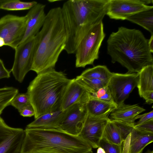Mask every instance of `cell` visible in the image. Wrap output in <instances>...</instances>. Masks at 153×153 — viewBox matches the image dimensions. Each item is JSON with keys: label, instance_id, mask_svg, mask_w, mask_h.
I'll list each match as a JSON object with an SVG mask.
<instances>
[{"label": "cell", "instance_id": "6da1fadb", "mask_svg": "<svg viewBox=\"0 0 153 153\" xmlns=\"http://www.w3.org/2000/svg\"><path fill=\"white\" fill-rule=\"evenodd\" d=\"M109 0H69L61 7L67 35L64 49L74 54L83 37L94 25L102 21Z\"/></svg>", "mask_w": 153, "mask_h": 153}, {"label": "cell", "instance_id": "7a4b0ae2", "mask_svg": "<svg viewBox=\"0 0 153 153\" xmlns=\"http://www.w3.org/2000/svg\"><path fill=\"white\" fill-rule=\"evenodd\" d=\"M148 41L140 30L121 26L109 36L107 53L112 63H119L128 70L127 73H138L143 67L153 64Z\"/></svg>", "mask_w": 153, "mask_h": 153}, {"label": "cell", "instance_id": "3957f363", "mask_svg": "<svg viewBox=\"0 0 153 153\" xmlns=\"http://www.w3.org/2000/svg\"><path fill=\"white\" fill-rule=\"evenodd\" d=\"M38 34L39 43L31 69L37 74L54 68L64 50L67 35L61 7L49 11Z\"/></svg>", "mask_w": 153, "mask_h": 153}, {"label": "cell", "instance_id": "277c9868", "mask_svg": "<svg viewBox=\"0 0 153 153\" xmlns=\"http://www.w3.org/2000/svg\"><path fill=\"white\" fill-rule=\"evenodd\" d=\"M21 153H93L92 147L79 136L59 128L24 130Z\"/></svg>", "mask_w": 153, "mask_h": 153}, {"label": "cell", "instance_id": "5b68a950", "mask_svg": "<svg viewBox=\"0 0 153 153\" xmlns=\"http://www.w3.org/2000/svg\"><path fill=\"white\" fill-rule=\"evenodd\" d=\"M71 79L54 68L38 74L27 88L35 119L47 112L61 109L62 100Z\"/></svg>", "mask_w": 153, "mask_h": 153}, {"label": "cell", "instance_id": "8992f818", "mask_svg": "<svg viewBox=\"0 0 153 153\" xmlns=\"http://www.w3.org/2000/svg\"><path fill=\"white\" fill-rule=\"evenodd\" d=\"M102 21L92 27L82 38L75 53V66L84 68L98 59L100 48L105 36Z\"/></svg>", "mask_w": 153, "mask_h": 153}, {"label": "cell", "instance_id": "52a82bcc", "mask_svg": "<svg viewBox=\"0 0 153 153\" xmlns=\"http://www.w3.org/2000/svg\"><path fill=\"white\" fill-rule=\"evenodd\" d=\"M39 41L38 33L19 44L15 49L14 62L11 70L15 79L22 83L31 69Z\"/></svg>", "mask_w": 153, "mask_h": 153}, {"label": "cell", "instance_id": "ba28073f", "mask_svg": "<svg viewBox=\"0 0 153 153\" xmlns=\"http://www.w3.org/2000/svg\"><path fill=\"white\" fill-rule=\"evenodd\" d=\"M27 18L8 14L0 19V37L5 45L15 49L20 44L25 32Z\"/></svg>", "mask_w": 153, "mask_h": 153}, {"label": "cell", "instance_id": "9c48e42d", "mask_svg": "<svg viewBox=\"0 0 153 153\" xmlns=\"http://www.w3.org/2000/svg\"><path fill=\"white\" fill-rule=\"evenodd\" d=\"M138 79L137 73H113L108 86L113 100L117 106L124 104L130 93L137 87Z\"/></svg>", "mask_w": 153, "mask_h": 153}, {"label": "cell", "instance_id": "30bf717a", "mask_svg": "<svg viewBox=\"0 0 153 153\" xmlns=\"http://www.w3.org/2000/svg\"><path fill=\"white\" fill-rule=\"evenodd\" d=\"M24 130L7 125L0 116V153H21Z\"/></svg>", "mask_w": 153, "mask_h": 153}, {"label": "cell", "instance_id": "8fae6325", "mask_svg": "<svg viewBox=\"0 0 153 153\" xmlns=\"http://www.w3.org/2000/svg\"><path fill=\"white\" fill-rule=\"evenodd\" d=\"M153 8L142 0H109L106 15L111 19L125 20L138 12Z\"/></svg>", "mask_w": 153, "mask_h": 153}, {"label": "cell", "instance_id": "7c38bea8", "mask_svg": "<svg viewBox=\"0 0 153 153\" xmlns=\"http://www.w3.org/2000/svg\"><path fill=\"white\" fill-rule=\"evenodd\" d=\"M110 120L108 116L93 117L88 114L79 136L92 148H98L105 128Z\"/></svg>", "mask_w": 153, "mask_h": 153}, {"label": "cell", "instance_id": "4fadbf2b", "mask_svg": "<svg viewBox=\"0 0 153 153\" xmlns=\"http://www.w3.org/2000/svg\"><path fill=\"white\" fill-rule=\"evenodd\" d=\"M86 102L76 104L66 110L59 128L71 134L79 136L88 114Z\"/></svg>", "mask_w": 153, "mask_h": 153}, {"label": "cell", "instance_id": "5bb4252c", "mask_svg": "<svg viewBox=\"0 0 153 153\" xmlns=\"http://www.w3.org/2000/svg\"><path fill=\"white\" fill-rule=\"evenodd\" d=\"M45 5L38 3L26 15L27 18L26 30L20 44L34 37L39 33L45 19Z\"/></svg>", "mask_w": 153, "mask_h": 153}, {"label": "cell", "instance_id": "9a60e30c", "mask_svg": "<svg viewBox=\"0 0 153 153\" xmlns=\"http://www.w3.org/2000/svg\"><path fill=\"white\" fill-rule=\"evenodd\" d=\"M134 126L111 120L105 128L102 138L111 143L122 145L128 138Z\"/></svg>", "mask_w": 153, "mask_h": 153}, {"label": "cell", "instance_id": "2e32d148", "mask_svg": "<svg viewBox=\"0 0 153 153\" xmlns=\"http://www.w3.org/2000/svg\"><path fill=\"white\" fill-rule=\"evenodd\" d=\"M89 97V94L75 78L71 79L63 97L60 109L65 111L76 104L87 102Z\"/></svg>", "mask_w": 153, "mask_h": 153}, {"label": "cell", "instance_id": "e0dca14e", "mask_svg": "<svg viewBox=\"0 0 153 153\" xmlns=\"http://www.w3.org/2000/svg\"><path fill=\"white\" fill-rule=\"evenodd\" d=\"M66 110L61 109L43 114L27 125L29 128H59L64 117Z\"/></svg>", "mask_w": 153, "mask_h": 153}, {"label": "cell", "instance_id": "ac0fdd59", "mask_svg": "<svg viewBox=\"0 0 153 153\" xmlns=\"http://www.w3.org/2000/svg\"><path fill=\"white\" fill-rule=\"evenodd\" d=\"M145 110L137 104L126 105L124 103L117 106L110 113L112 120L120 121L134 126L135 117Z\"/></svg>", "mask_w": 153, "mask_h": 153}, {"label": "cell", "instance_id": "d6986e66", "mask_svg": "<svg viewBox=\"0 0 153 153\" xmlns=\"http://www.w3.org/2000/svg\"><path fill=\"white\" fill-rule=\"evenodd\" d=\"M129 137L128 153H142L144 148L153 141V133L142 132L134 127Z\"/></svg>", "mask_w": 153, "mask_h": 153}, {"label": "cell", "instance_id": "ffe728a7", "mask_svg": "<svg viewBox=\"0 0 153 153\" xmlns=\"http://www.w3.org/2000/svg\"><path fill=\"white\" fill-rule=\"evenodd\" d=\"M86 106L88 114L93 117L108 116L117 105L114 101H107L91 97L90 96Z\"/></svg>", "mask_w": 153, "mask_h": 153}, {"label": "cell", "instance_id": "44dd1931", "mask_svg": "<svg viewBox=\"0 0 153 153\" xmlns=\"http://www.w3.org/2000/svg\"><path fill=\"white\" fill-rule=\"evenodd\" d=\"M137 73L139 79L137 87L141 97L146 91H153V64L143 67Z\"/></svg>", "mask_w": 153, "mask_h": 153}, {"label": "cell", "instance_id": "7402d4cb", "mask_svg": "<svg viewBox=\"0 0 153 153\" xmlns=\"http://www.w3.org/2000/svg\"><path fill=\"white\" fill-rule=\"evenodd\" d=\"M126 20L139 25L153 35V8L138 12Z\"/></svg>", "mask_w": 153, "mask_h": 153}, {"label": "cell", "instance_id": "603a6c76", "mask_svg": "<svg viewBox=\"0 0 153 153\" xmlns=\"http://www.w3.org/2000/svg\"><path fill=\"white\" fill-rule=\"evenodd\" d=\"M113 74L106 66L98 65L87 69L80 75L85 78L99 79L108 84Z\"/></svg>", "mask_w": 153, "mask_h": 153}, {"label": "cell", "instance_id": "cb8c5ba5", "mask_svg": "<svg viewBox=\"0 0 153 153\" xmlns=\"http://www.w3.org/2000/svg\"><path fill=\"white\" fill-rule=\"evenodd\" d=\"M76 81L89 94L96 92L98 89L108 86V83L99 79L85 78L80 75L76 76Z\"/></svg>", "mask_w": 153, "mask_h": 153}, {"label": "cell", "instance_id": "d4e9b609", "mask_svg": "<svg viewBox=\"0 0 153 153\" xmlns=\"http://www.w3.org/2000/svg\"><path fill=\"white\" fill-rule=\"evenodd\" d=\"M18 93V89L13 87L0 88V115L4 109L10 105L12 100Z\"/></svg>", "mask_w": 153, "mask_h": 153}, {"label": "cell", "instance_id": "484cf974", "mask_svg": "<svg viewBox=\"0 0 153 153\" xmlns=\"http://www.w3.org/2000/svg\"><path fill=\"white\" fill-rule=\"evenodd\" d=\"M38 2L35 1L24 2L19 0H8L1 9L7 10H20L30 9Z\"/></svg>", "mask_w": 153, "mask_h": 153}, {"label": "cell", "instance_id": "4316f807", "mask_svg": "<svg viewBox=\"0 0 153 153\" xmlns=\"http://www.w3.org/2000/svg\"><path fill=\"white\" fill-rule=\"evenodd\" d=\"M30 104V98L27 93L18 94L12 100L10 105L19 111L23 107Z\"/></svg>", "mask_w": 153, "mask_h": 153}, {"label": "cell", "instance_id": "83f0119b", "mask_svg": "<svg viewBox=\"0 0 153 153\" xmlns=\"http://www.w3.org/2000/svg\"><path fill=\"white\" fill-rule=\"evenodd\" d=\"M90 97L107 101H114L108 86L98 89L96 92L89 94Z\"/></svg>", "mask_w": 153, "mask_h": 153}, {"label": "cell", "instance_id": "f1b7e54d", "mask_svg": "<svg viewBox=\"0 0 153 153\" xmlns=\"http://www.w3.org/2000/svg\"><path fill=\"white\" fill-rule=\"evenodd\" d=\"M99 147L103 149L105 153H122V144L111 143L103 138L100 141Z\"/></svg>", "mask_w": 153, "mask_h": 153}, {"label": "cell", "instance_id": "f546056e", "mask_svg": "<svg viewBox=\"0 0 153 153\" xmlns=\"http://www.w3.org/2000/svg\"><path fill=\"white\" fill-rule=\"evenodd\" d=\"M134 128L142 132L153 133V118L139 125H135Z\"/></svg>", "mask_w": 153, "mask_h": 153}, {"label": "cell", "instance_id": "4dcf8cb0", "mask_svg": "<svg viewBox=\"0 0 153 153\" xmlns=\"http://www.w3.org/2000/svg\"><path fill=\"white\" fill-rule=\"evenodd\" d=\"M19 112L23 117H31L35 115L34 109L31 104L24 107Z\"/></svg>", "mask_w": 153, "mask_h": 153}, {"label": "cell", "instance_id": "1f68e13d", "mask_svg": "<svg viewBox=\"0 0 153 153\" xmlns=\"http://www.w3.org/2000/svg\"><path fill=\"white\" fill-rule=\"evenodd\" d=\"M153 118V111L141 115H138L135 117V120L139 119V121L135 123V125H139Z\"/></svg>", "mask_w": 153, "mask_h": 153}, {"label": "cell", "instance_id": "d6a6232c", "mask_svg": "<svg viewBox=\"0 0 153 153\" xmlns=\"http://www.w3.org/2000/svg\"><path fill=\"white\" fill-rule=\"evenodd\" d=\"M10 72L6 68L3 61L0 59V79L10 77Z\"/></svg>", "mask_w": 153, "mask_h": 153}, {"label": "cell", "instance_id": "836d02e7", "mask_svg": "<svg viewBox=\"0 0 153 153\" xmlns=\"http://www.w3.org/2000/svg\"><path fill=\"white\" fill-rule=\"evenodd\" d=\"M140 97L145 100L146 103L151 104L153 102V91H146L142 94Z\"/></svg>", "mask_w": 153, "mask_h": 153}, {"label": "cell", "instance_id": "e575fe53", "mask_svg": "<svg viewBox=\"0 0 153 153\" xmlns=\"http://www.w3.org/2000/svg\"><path fill=\"white\" fill-rule=\"evenodd\" d=\"M148 45L150 52H153V35H151L150 39L148 40Z\"/></svg>", "mask_w": 153, "mask_h": 153}, {"label": "cell", "instance_id": "d590c367", "mask_svg": "<svg viewBox=\"0 0 153 153\" xmlns=\"http://www.w3.org/2000/svg\"><path fill=\"white\" fill-rule=\"evenodd\" d=\"M144 4L148 5V4H150L153 2V0H142Z\"/></svg>", "mask_w": 153, "mask_h": 153}, {"label": "cell", "instance_id": "8d00e7d4", "mask_svg": "<svg viewBox=\"0 0 153 153\" xmlns=\"http://www.w3.org/2000/svg\"><path fill=\"white\" fill-rule=\"evenodd\" d=\"M97 153H105V151L102 148L99 147L97 149Z\"/></svg>", "mask_w": 153, "mask_h": 153}, {"label": "cell", "instance_id": "74e56055", "mask_svg": "<svg viewBox=\"0 0 153 153\" xmlns=\"http://www.w3.org/2000/svg\"><path fill=\"white\" fill-rule=\"evenodd\" d=\"M5 45V42L4 39L0 37V47Z\"/></svg>", "mask_w": 153, "mask_h": 153}, {"label": "cell", "instance_id": "f35d334b", "mask_svg": "<svg viewBox=\"0 0 153 153\" xmlns=\"http://www.w3.org/2000/svg\"><path fill=\"white\" fill-rule=\"evenodd\" d=\"M8 1V0H0V9H1L3 5Z\"/></svg>", "mask_w": 153, "mask_h": 153}, {"label": "cell", "instance_id": "ab89813d", "mask_svg": "<svg viewBox=\"0 0 153 153\" xmlns=\"http://www.w3.org/2000/svg\"><path fill=\"white\" fill-rule=\"evenodd\" d=\"M145 153H153V151L149 150Z\"/></svg>", "mask_w": 153, "mask_h": 153}]
</instances>
